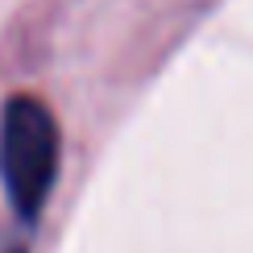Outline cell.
Listing matches in <instances>:
<instances>
[{
	"mask_svg": "<svg viewBox=\"0 0 253 253\" xmlns=\"http://www.w3.org/2000/svg\"><path fill=\"white\" fill-rule=\"evenodd\" d=\"M0 178L13 212L34 224L58 178V125L34 96H13L0 121Z\"/></svg>",
	"mask_w": 253,
	"mask_h": 253,
	"instance_id": "cell-1",
	"label": "cell"
},
{
	"mask_svg": "<svg viewBox=\"0 0 253 253\" xmlns=\"http://www.w3.org/2000/svg\"><path fill=\"white\" fill-rule=\"evenodd\" d=\"M0 253H25V241L17 233H4V228H0Z\"/></svg>",
	"mask_w": 253,
	"mask_h": 253,
	"instance_id": "cell-2",
	"label": "cell"
}]
</instances>
